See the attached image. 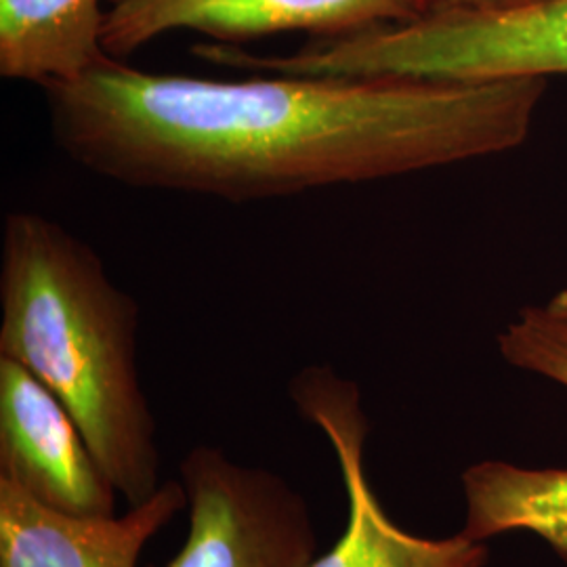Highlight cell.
<instances>
[{
	"instance_id": "obj_1",
	"label": "cell",
	"mask_w": 567,
	"mask_h": 567,
	"mask_svg": "<svg viewBox=\"0 0 567 567\" xmlns=\"http://www.w3.org/2000/svg\"><path fill=\"white\" fill-rule=\"evenodd\" d=\"M547 82L215 81L105 58L42 93L53 142L82 168L128 187L250 203L511 152Z\"/></svg>"
},
{
	"instance_id": "obj_2",
	"label": "cell",
	"mask_w": 567,
	"mask_h": 567,
	"mask_svg": "<svg viewBox=\"0 0 567 567\" xmlns=\"http://www.w3.org/2000/svg\"><path fill=\"white\" fill-rule=\"evenodd\" d=\"M137 328L135 299L89 244L41 213L4 217L0 355L32 372L68 408L128 507L163 486Z\"/></svg>"
},
{
	"instance_id": "obj_4",
	"label": "cell",
	"mask_w": 567,
	"mask_h": 567,
	"mask_svg": "<svg viewBox=\"0 0 567 567\" xmlns=\"http://www.w3.org/2000/svg\"><path fill=\"white\" fill-rule=\"evenodd\" d=\"M189 527L164 566L309 567L318 532L303 494L280 473L244 465L221 447H192L179 466Z\"/></svg>"
},
{
	"instance_id": "obj_6",
	"label": "cell",
	"mask_w": 567,
	"mask_h": 567,
	"mask_svg": "<svg viewBox=\"0 0 567 567\" xmlns=\"http://www.w3.org/2000/svg\"><path fill=\"white\" fill-rule=\"evenodd\" d=\"M426 13V0H110L102 44L107 58L124 61L171 32L243 47L282 32L341 39Z\"/></svg>"
},
{
	"instance_id": "obj_5",
	"label": "cell",
	"mask_w": 567,
	"mask_h": 567,
	"mask_svg": "<svg viewBox=\"0 0 567 567\" xmlns=\"http://www.w3.org/2000/svg\"><path fill=\"white\" fill-rule=\"evenodd\" d=\"M290 400L330 442L347 492L343 534L309 567H486V543L463 532L423 538L391 522L365 475L368 421L355 383L330 365H307L290 383Z\"/></svg>"
},
{
	"instance_id": "obj_12",
	"label": "cell",
	"mask_w": 567,
	"mask_h": 567,
	"mask_svg": "<svg viewBox=\"0 0 567 567\" xmlns=\"http://www.w3.org/2000/svg\"><path fill=\"white\" fill-rule=\"evenodd\" d=\"M545 0H426L429 13H454V11H513Z\"/></svg>"
},
{
	"instance_id": "obj_10",
	"label": "cell",
	"mask_w": 567,
	"mask_h": 567,
	"mask_svg": "<svg viewBox=\"0 0 567 567\" xmlns=\"http://www.w3.org/2000/svg\"><path fill=\"white\" fill-rule=\"evenodd\" d=\"M463 534L487 543L508 532L543 538L567 564V468L482 461L463 473Z\"/></svg>"
},
{
	"instance_id": "obj_9",
	"label": "cell",
	"mask_w": 567,
	"mask_h": 567,
	"mask_svg": "<svg viewBox=\"0 0 567 567\" xmlns=\"http://www.w3.org/2000/svg\"><path fill=\"white\" fill-rule=\"evenodd\" d=\"M102 0H0V76L37 86L76 81L105 60Z\"/></svg>"
},
{
	"instance_id": "obj_13",
	"label": "cell",
	"mask_w": 567,
	"mask_h": 567,
	"mask_svg": "<svg viewBox=\"0 0 567 567\" xmlns=\"http://www.w3.org/2000/svg\"><path fill=\"white\" fill-rule=\"evenodd\" d=\"M547 305H550L553 309H557L559 313H566L567 316V290H561V292H557Z\"/></svg>"
},
{
	"instance_id": "obj_7",
	"label": "cell",
	"mask_w": 567,
	"mask_h": 567,
	"mask_svg": "<svg viewBox=\"0 0 567 567\" xmlns=\"http://www.w3.org/2000/svg\"><path fill=\"white\" fill-rule=\"evenodd\" d=\"M0 477L72 517L116 515L121 494L68 408L32 372L2 355Z\"/></svg>"
},
{
	"instance_id": "obj_3",
	"label": "cell",
	"mask_w": 567,
	"mask_h": 567,
	"mask_svg": "<svg viewBox=\"0 0 567 567\" xmlns=\"http://www.w3.org/2000/svg\"><path fill=\"white\" fill-rule=\"evenodd\" d=\"M225 68L248 74L496 82L567 74V0L513 11L431 13L341 39H316L290 55L224 47Z\"/></svg>"
},
{
	"instance_id": "obj_11",
	"label": "cell",
	"mask_w": 567,
	"mask_h": 567,
	"mask_svg": "<svg viewBox=\"0 0 567 567\" xmlns=\"http://www.w3.org/2000/svg\"><path fill=\"white\" fill-rule=\"evenodd\" d=\"M508 364L567 389V316L545 307H527L498 334Z\"/></svg>"
},
{
	"instance_id": "obj_8",
	"label": "cell",
	"mask_w": 567,
	"mask_h": 567,
	"mask_svg": "<svg viewBox=\"0 0 567 567\" xmlns=\"http://www.w3.org/2000/svg\"><path fill=\"white\" fill-rule=\"evenodd\" d=\"M185 507L182 480H171L124 515L72 517L0 477V567H137L143 548Z\"/></svg>"
}]
</instances>
